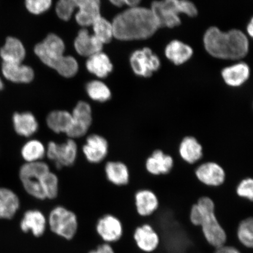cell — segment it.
I'll return each mask as SVG.
<instances>
[{
    "label": "cell",
    "instance_id": "ffe728a7",
    "mask_svg": "<svg viewBox=\"0 0 253 253\" xmlns=\"http://www.w3.org/2000/svg\"><path fill=\"white\" fill-rule=\"evenodd\" d=\"M133 238L138 248L144 252H153L159 245V236L149 224L137 227Z\"/></svg>",
    "mask_w": 253,
    "mask_h": 253
},
{
    "label": "cell",
    "instance_id": "7a4b0ae2",
    "mask_svg": "<svg viewBox=\"0 0 253 253\" xmlns=\"http://www.w3.org/2000/svg\"><path fill=\"white\" fill-rule=\"evenodd\" d=\"M204 43L207 52L219 59H240L249 51L248 38L238 30L223 33L216 27H211L205 34Z\"/></svg>",
    "mask_w": 253,
    "mask_h": 253
},
{
    "label": "cell",
    "instance_id": "30bf717a",
    "mask_svg": "<svg viewBox=\"0 0 253 253\" xmlns=\"http://www.w3.org/2000/svg\"><path fill=\"white\" fill-rule=\"evenodd\" d=\"M72 125L68 132V138H81L87 134L93 123V112L90 104L80 101L71 112Z\"/></svg>",
    "mask_w": 253,
    "mask_h": 253
},
{
    "label": "cell",
    "instance_id": "52a82bcc",
    "mask_svg": "<svg viewBox=\"0 0 253 253\" xmlns=\"http://www.w3.org/2000/svg\"><path fill=\"white\" fill-rule=\"evenodd\" d=\"M50 170L48 164L43 161L24 163L19 170V178L25 191L38 200H45L42 187V179Z\"/></svg>",
    "mask_w": 253,
    "mask_h": 253
},
{
    "label": "cell",
    "instance_id": "8fae6325",
    "mask_svg": "<svg viewBox=\"0 0 253 253\" xmlns=\"http://www.w3.org/2000/svg\"><path fill=\"white\" fill-rule=\"evenodd\" d=\"M198 181L209 188H218L226 181V173L222 166L214 161L198 164L195 169Z\"/></svg>",
    "mask_w": 253,
    "mask_h": 253
},
{
    "label": "cell",
    "instance_id": "2e32d148",
    "mask_svg": "<svg viewBox=\"0 0 253 253\" xmlns=\"http://www.w3.org/2000/svg\"><path fill=\"white\" fill-rule=\"evenodd\" d=\"M173 158L163 150H154L145 163L147 172L153 176L166 175L171 171L174 166Z\"/></svg>",
    "mask_w": 253,
    "mask_h": 253
},
{
    "label": "cell",
    "instance_id": "60d3db41",
    "mask_svg": "<svg viewBox=\"0 0 253 253\" xmlns=\"http://www.w3.org/2000/svg\"><path fill=\"white\" fill-rule=\"evenodd\" d=\"M110 1L112 2L113 4L118 6V7H122V6L124 5L122 0H110Z\"/></svg>",
    "mask_w": 253,
    "mask_h": 253
},
{
    "label": "cell",
    "instance_id": "ab89813d",
    "mask_svg": "<svg viewBox=\"0 0 253 253\" xmlns=\"http://www.w3.org/2000/svg\"><path fill=\"white\" fill-rule=\"evenodd\" d=\"M247 31H248V34L251 36V37H253V20L250 22L248 25V27H247Z\"/></svg>",
    "mask_w": 253,
    "mask_h": 253
},
{
    "label": "cell",
    "instance_id": "836d02e7",
    "mask_svg": "<svg viewBox=\"0 0 253 253\" xmlns=\"http://www.w3.org/2000/svg\"><path fill=\"white\" fill-rule=\"evenodd\" d=\"M42 187L46 199L52 200L58 197L59 190L58 176L50 170L43 176Z\"/></svg>",
    "mask_w": 253,
    "mask_h": 253
},
{
    "label": "cell",
    "instance_id": "f1b7e54d",
    "mask_svg": "<svg viewBox=\"0 0 253 253\" xmlns=\"http://www.w3.org/2000/svg\"><path fill=\"white\" fill-rule=\"evenodd\" d=\"M166 57L174 64H183L191 58L193 50L191 46L178 40L172 41L166 47Z\"/></svg>",
    "mask_w": 253,
    "mask_h": 253
},
{
    "label": "cell",
    "instance_id": "9a60e30c",
    "mask_svg": "<svg viewBox=\"0 0 253 253\" xmlns=\"http://www.w3.org/2000/svg\"><path fill=\"white\" fill-rule=\"evenodd\" d=\"M178 154L183 162L189 165L204 162V148L194 136L187 135L182 138L179 144Z\"/></svg>",
    "mask_w": 253,
    "mask_h": 253
},
{
    "label": "cell",
    "instance_id": "f35d334b",
    "mask_svg": "<svg viewBox=\"0 0 253 253\" xmlns=\"http://www.w3.org/2000/svg\"><path fill=\"white\" fill-rule=\"evenodd\" d=\"M123 4H126L131 7H137L141 0H122Z\"/></svg>",
    "mask_w": 253,
    "mask_h": 253
},
{
    "label": "cell",
    "instance_id": "9c48e42d",
    "mask_svg": "<svg viewBox=\"0 0 253 253\" xmlns=\"http://www.w3.org/2000/svg\"><path fill=\"white\" fill-rule=\"evenodd\" d=\"M48 223L53 233L68 240L74 237L78 229L77 215L62 206H57L50 211Z\"/></svg>",
    "mask_w": 253,
    "mask_h": 253
},
{
    "label": "cell",
    "instance_id": "277c9868",
    "mask_svg": "<svg viewBox=\"0 0 253 253\" xmlns=\"http://www.w3.org/2000/svg\"><path fill=\"white\" fill-rule=\"evenodd\" d=\"M151 9L159 28L178 26L181 24L180 14H186L190 17H194L198 14L197 7L189 0L155 1L152 3Z\"/></svg>",
    "mask_w": 253,
    "mask_h": 253
},
{
    "label": "cell",
    "instance_id": "8992f818",
    "mask_svg": "<svg viewBox=\"0 0 253 253\" xmlns=\"http://www.w3.org/2000/svg\"><path fill=\"white\" fill-rule=\"evenodd\" d=\"M100 0H59L56 12L61 20L68 21L75 8L79 11L76 15L77 23L83 27L90 26L101 17Z\"/></svg>",
    "mask_w": 253,
    "mask_h": 253
},
{
    "label": "cell",
    "instance_id": "5b68a950",
    "mask_svg": "<svg viewBox=\"0 0 253 253\" xmlns=\"http://www.w3.org/2000/svg\"><path fill=\"white\" fill-rule=\"evenodd\" d=\"M197 205L201 213L197 226L201 227L205 239L215 248L225 245L226 233L215 215L212 199L208 197H202L199 199Z\"/></svg>",
    "mask_w": 253,
    "mask_h": 253
},
{
    "label": "cell",
    "instance_id": "ac0fdd59",
    "mask_svg": "<svg viewBox=\"0 0 253 253\" xmlns=\"http://www.w3.org/2000/svg\"><path fill=\"white\" fill-rule=\"evenodd\" d=\"M12 122L15 132L21 137L30 138L39 130V120L30 112L14 113Z\"/></svg>",
    "mask_w": 253,
    "mask_h": 253
},
{
    "label": "cell",
    "instance_id": "d4e9b609",
    "mask_svg": "<svg viewBox=\"0 0 253 253\" xmlns=\"http://www.w3.org/2000/svg\"><path fill=\"white\" fill-rule=\"evenodd\" d=\"M250 72L249 66L245 63L240 62L224 68L221 76L227 85L238 87L248 80Z\"/></svg>",
    "mask_w": 253,
    "mask_h": 253
},
{
    "label": "cell",
    "instance_id": "3957f363",
    "mask_svg": "<svg viewBox=\"0 0 253 253\" xmlns=\"http://www.w3.org/2000/svg\"><path fill=\"white\" fill-rule=\"evenodd\" d=\"M65 46L61 38L49 34L42 42L37 44L34 51L43 63L55 69L66 78L74 77L78 71V64L74 58L63 55Z\"/></svg>",
    "mask_w": 253,
    "mask_h": 253
},
{
    "label": "cell",
    "instance_id": "4316f807",
    "mask_svg": "<svg viewBox=\"0 0 253 253\" xmlns=\"http://www.w3.org/2000/svg\"><path fill=\"white\" fill-rule=\"evenodd\" d=\"M0 56L2 62L21 63L25 56V49L21 41L16 38L9 37L0 49Z\"/></svg>",
    "mask_w": 253,
    "mask_h": 253
},
{
    "label": "cell",
    "instance_id": "44dd1931",
    "mask_svg": "<svg viewBox=\"0 0 253 253\" xmlns=\"http://www.w3.org/2000/svg\"><path fill=\"white\" fill-rule=\"evenodd\" d=\"M1 71L8 81L16 84H28L33 80V69L22 63L2 62Z\"/></svg>",
    "mask_w": 253,
    "mask_h": 253
},
{
    "label": "cell",
    "instance_id": "83f0119b",
    "mask_svg": "<svg viewBox=\"0 0 253 253\" xmlns=\"http://www.w3.org/2000/svg\"><path fill=\"white\" fill-rule=\"evenodd\" d=\"M46 145L37 138H30L21 149V156L25 163L39 162L46 157Z\"/></svg>",
    "mask_w": 253,
    "mask_h": 253
},
{
    "label": "cell",
    "instance_id": "cb8c5ba5",
    "mask_svg": "<svg viewBox=\"0 0 253 253\" xmlns=\"http://www.w3.org/2000/svg\"><path fill=\"white\" fill-rule=\"evenodd\" d=\"M46 225L45 215L39 210H31L25 211L20 223V227L24 232H31L36 237L43 235Z\"/></svg>",
    "mask_w": 253,
    "mask_h": 253
},
{
    "label": "cell",
    "instance_id": "d590c367",
    "mask_svg": "<svg viewBox=\"0 0 253 253\" xmlns=\"http://www.w3.org/2000/svg\"><path fill=\"white\" fill-rule=\"evenodd\" d=\"M52 4V0H25V5L28 11L34 14L43 13Z\"/></svg>",
    "mask_w": 253,
    "mask_h": 253
},
{
    "label": "cell",
    "instance_id": "ba28073f",
    "mask_svg": "<svg viewBox=\"0 0 253 253\" xmlns=\"http://www.w3.org/2000/svg\"><path fill=\"white\" fill-rule=\"evenodd\" d=\"M46 147V157L58 169L74 166L77 160L78 145L74 139L68 138L62 143L50 141Z\"/></svg>",
    "mask_w": 253,
    "mask_h": 253
},
{
    "label": "cell",
    "instance_id": "d6a6232c",
    "mask_svg": "<svg viewBox=\"0 0 253 253\" xmlns=\"http://www.w3.org/2000/svg\"><path fill=\"white\" fill-rule=\"evenodd\" d=\"M94 36L103 44L110 42L113 36L112 24L102 17L97 18L92 25Z\"/></svg>",
    "mask_w": 253,
    "mask_h": 253
},
{
    "label": "cell",
    "instance_id": "484cf974",
    "mask_svg": "<svg viewBox=\"0 0 253 253\" xmlns=\"http://www.w3.org/2000/svg\"><path fill=\"white\" fill-rule=\"evenodd\" d=\"M20 207V198L13 191L0 188V219H12Z\"/></svg>",
    "mask_w": 253,
    "mask_h": 253
},
{
    "label": "cell",
    "instance_id": "b9f144b4",
    "mask_svg": "<svg viewBox=\"0 0 253 253\" xmlns=\"http://www.w3.org/2000/svg\"><path fill=\"white\" fill-rule=\"evenodd\" d=\"M4 88V83L2 81L1 78H0V91L2 90Z\"/></svg>",
    "mask_w": 253,
    "mask_h": 253
},
{
    "label": "cell",
    "instance_id": "d6986e66",
    "mask_svg": "<svg viewBox=\"0 0 253 253\" xmlns=\"http://www.w3.org/2000/svg\"><path fill=\"white\" fill-rule=\"evenodd\" d=\"M134 204L137 213L142 217L150 216L160 205L157 195L148 189H141L135 193Z\"/></svg>",
    "mask_w": 253,
    "mask_h": 253
},
{
    "label": "cell",
    "instance_id": "e575fe53",
    "mask_svg": "<svg viewBox=\"0 0 253 253\" xmlns=\"http://www.w3.org/2000/svg\"><path fill=\"white\" fill-rule=\"evenodd\" d=\"M235 191L240 198L253 202V178L248 177L242 179L237 185Z\"/></svg>",
    "mask_w": 253,
    "mask_h": 253
},
{
    "label": "cell",
    "instance_id": "7402d4cb",
    "mask_svg": "<svg viewBox=\"0 0 253 253\" xmlns=\"http://www.w3.org/2000/svg\"><path fill=\"white\" fill-rule=\"evenodd\" d=\"M45 123L47 128L55 134L67 135L72 127L71 112L64 110H55L47 114Z\"/></svg>",
    "mask_w": 253,
    "mask_h": 253
},
{
    "label": "cell",
    "instance_id": "1f68e13d",
    "mask_svg": "<svg viewBox=\"0 0 253 253\" xmlns=\"http://www.w3.org/2000/svg\"><path fill=\"white\" fill-rule=\"evenodd\" d=\"M239 241L246 248H253V217L243 220L237 230Z\"/></svg>",
    "mask_w": 253,
    "mask_h": 253
},
{
    "label": "cell",
    "instance_id": "e0dca14e",
    "mask_svg": "<svg viewBox=\"0 0 253 253\" xmlns=\"http://www.w3.org/2000/svg\"><path fill=\"white\" fill-rule=\"evenodd\" d=\"M104 172L108 181L118 187H125L130 182V170L125 161H108L104 166Z\"/></svg>",
    "mask_w": 253,
    "mask_h": 253
},
{
    "label": "cell",
    "instance_id": "603a6c76",
    "mask_svg": "<svg viewBox=\"0 0 253 253\" xmlns=\"http://www.w3.org/2000/svg\"><path fill=\"white\" fill-rule=\"evenodd\" d=\"M103 44L86 29L79 32L75 41V47L79 55L90 57L102 52Z\"/></svg>",
    "mask_w": 253,
    "mask_h": 253
},
{
    "label": "cell",
    "instance_id": "7c38bea8",
    "mask_svg": "<svg viewBox=\"0 0 253 253\" xmlns=\"http://www.w3.org/2000/svg\"><path fill=\"white\" fill-rule=\"evenodd\" d=\"M129 61L135 74L144 78L151 77L159 69L161 65L159 58L148 47L132 53Z\"/></svg>",
    "mask_w": 253,
    "mask_h": 253
},
{
    "label": "cell",
    "instance_id": "4fadbf2b",
    "mask_svg": "<svg viewBox=\"0 0 253 253\" xmlns=\"http://www.w3.org/2000/svg\"><path fill=\"white\" fill-rule=\"evenodd\" d=\"M109 147V141L105 137L91 134L87 135L82 151L88 163L98 164L102 163L108 156Z\"/></svg>",
    "mask_w": 253,
    "mask_h": 253
},
{
    "label": "cell",
    "instance_id": "8d00e7d4",
    "mask_svg": "<svg viewBox=\"0 0 253 253\" xmlns=\"http://www.w3.org/2000/svg\"><path fill=\"white\" fill-rule=\"evenodd\" d=\"M214 253H242L235 247L223 245L216 248Z\"/></svg>",
    "mask_w": 253,
    "mask_h": 253
},
{
    "label": "cell",
    "instance_id": "f546056e",
    "mask_svg": "<svg viewBox=\"0 0 253 253\" xmlns=\"http://www.w3.org/2000/svg\"><path fill=\"white\" fill-rule=\"evenodd\" d=\"M86 68L91 74L100 78H104L112 71L113 65L108 56L100 52L88 57Z\"/></svg>",
    "mask_w": 253,
    "mask_h": 253
},
{
    "label": "cell",
    "instance_id": "5bb4252c",
    "mask_svg": "<svg viewBox=\"0 0 253 253\" xmlns=\"http://www.w3.org/2000/svg\"><path fill=\"white\" fill-rule=\"evenodd\" d=\"M96 230L98 234L108 243L116 242L122 239L124 227L122 221L112 214H106L98 220Z\"/></svg>",
    "mask_w": 253,
    "mask_h": 253
},
{
    "label": "cell",
    "instance_id": "4dcf8cb0",
    "mask_svg": "<svg viewBox=\"0 0 253 253\" xmlns=\"http://www.w3.org/2000/svg\"><path fill=\"white\" fill-rule=\"evenodd\" d=\"M88 96L95 102L104 103L112 97V92L108 86L99 81L88 82L86 86Z\"/></svg>",
    "mask_w": 253,
    "mask_h": 253
},
{
    "label": "cell",
    "instance_id": "74e56055",
    "mask_svg": "<svg viewBox=\"0 0 253 253\" xmlns=\"http://www.w3.org/2000/svg\"><path fill=\"white\" fill-rule=\"evenodd\" d=\"M89 253H115L112 246L109 244H104L98 247L96 250Z\"/></svg>",
    "mask_w": 253,
    "mask_h": 253
},
{
    "label": "cell",
    "instance_id": "6da1fadb",
    "mask_svg": "<svg viewBox=\"0 0 253 253\" xmlns=\"http://www.w3.org/2000/svg\"><path fill=\"white\" fill-rule=\"evenodd\" d=\"M113 36L122 41L145 40L159 28L151 9L131 7L116 16L113 21Z\"/></svg>",
    "mask_w": 253,
    "mask_h": 253
}]
</instances>
